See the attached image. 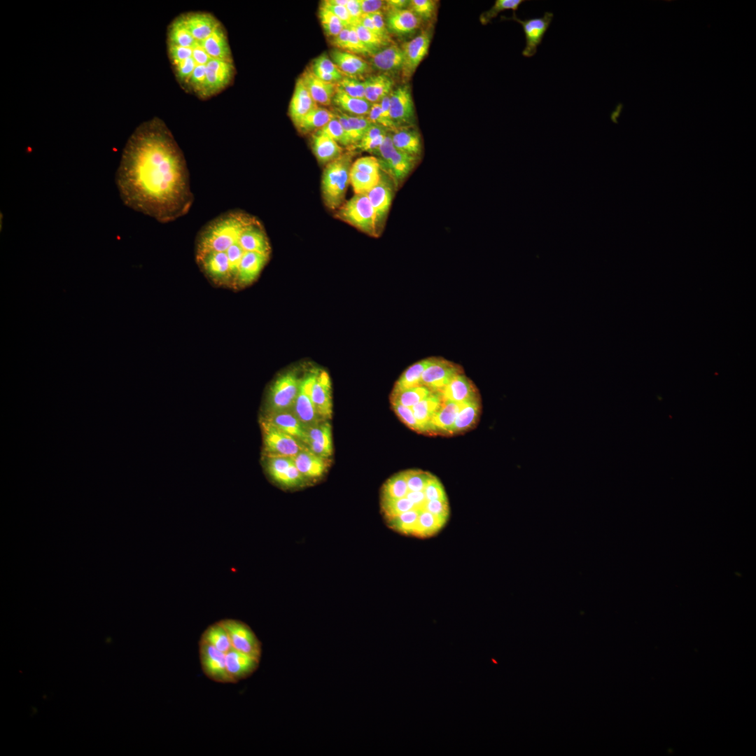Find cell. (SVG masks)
Returning <instances> with one entry per match:
<instances>
[{
  "mask_svg": "<svg viewBox=\"0 0 756 756\" xmlns=\"http://www.w3.org/2000/svg\"><path fill=\"white\" fill-rule=\"evenodd\" d=\"M524 1V0H496L490 9L481 14L480 22L482 24H486L500 12L507 10H512L514 12Z\"/></svg>",
  "mask_w": 756,
  "mask_h": 756,
  "instance_id": "obj_44",
  "label": "cell"
},
{
  "mask_svg": "<svg viewBox=\"0 0 756 756\" xmlns=\"http://www.w3.org/2000/svg\"><path fill=\"white\" fill-rule=\"evenodd\" d=\"M330 3L335 5L346 6L348 0H328Z\"/></svg>",
  "mask_w": 756,
  "mask_h": 756,
  "instance_id": "obj_61",
  "label": "cell"
},
{
  "mask_svg": "<svg viewBox=\"0 0 756 756\" xmlns=\"http://www.w3.org/2000/svg\"><path fill=\"white\" fill-rule=\"evenodd\" d=\"M321 6L330 10L341 20L346 27L354 26V20L349 15L346 6L332 4L328 0L324 1Z\"/></svg>",
  "mask_w": 756,
  "mask_h": 756,
  "instance_id": "obj_54",
  "label": "cell"
},
{
  "mask_svg": "<svg viewBox=\"0 0 756 756\" xmlns=\"http://www.w3.org/2000/svg\"><path fill=\"white\" fill-rule=\"evenodd\" d=\"M334 117V113L317 106L302 117L295 124V126L302 134L316 132L322 129Z\"/></svg>",
  "mask_w": 756,
  "mask_h": 756,
  "instance_id": "obj_34",
  "label": "cell"
},
{
  "mask_svg": "<svg viewBox=\"0 0 756 756\" xmlns=\"http://www.w3.org/2000/svg\"><path fill=\"white\" fill-rule=\"evenodd\" d=\"M465 403L443 400L441 407L428 424V431L451 433L457 414Z\"/></svg>",
  "mask_w": 756,
  "mask_h": 756,
  "instance_id": "obj_28",
  "label": "cell"
},
{
  "mask_svg": "<svg viewBox=\"0 0 756 756\" xmlns=\"http://www.w3.org/2000/svg\"><path fill=\"white\" fill-rule=\"evenodd\" d=\"M389 97L391 118L396 127L411 126L414 120V107L410 86L398 88Z\"/></svg>",
  "mask_w": 756,
  "mask_h": 756,
  "instance_id": "obj_15",
  "label": "cell"
},
{
  "mask_svg": "<svg viewBox=\"0 0 756 756\" xmlns=\"http://www.w3.org/2000/svg\"><path fill=\"white\" fill-rule=\"evenodd\" d=\"M220 622L227 631L234 650L260 659L262 644L246 623L234 619Z\"/></svg>",
  "mask_w": 756,
  "mask_h": 756,
  "instance_id": "obj_8",
  "label": "cell"
},
{
  "mask_svg": "<svg viewBox=\"0 0 756 756\" xmlns=\"http://www.w3.org/2000/svg\"><path fill=\"white\" fill-rule=\"evenodd\" d=\"M408 491L405 471L400 472L388 478L381 491V499L400 498Z\"/></svg>",
  "mask_w": 756,
  "mask_h": 756,
  "instance_id": "obj_39",
  "label": "cell"
},
{
  "mask_svg": "<svg viewBox=\"0 0 756 756\" xmlns=\"http://www.w3.org/2000/svg\"><path fill=\"white\" fill-rule=\"evenodd\" d=\"M368 15L371 17L378 34L388 43L391 38L382 12L379 11Z\"/></svg>",
  "mask_w": 756,
  "mask_h": 756,
  "instance_id": "obj_55",
  "label": "cell"
},
{
  "mask_svg": "<svg viewBox=\"0 0 756 756\" xmlns=\"http://www.w3.org/2000/svg\"><path fill=\"white\" fill-rule=\"evenodd\" d=\"M260 660L234 649L225 653L226 669L232 683L251 676L258 669Z\"/></svg>",
  "mask_w": 756,
  "mask_h": 756,
  "instance_id": "obj_18",
  "label": "cell"
},
{
  "mask_svg": "<svg viewBox=\"0 0 756 756\" xmlns=\"http://www.w3.org/2000/svg\"><path fill=\"white\" fill-rule=\"evenodd\" d=\"M349 35V27H345L337 36L333 38L332 43L340 49L346 50Z\"/></svg>",
  "mask_w": 756,
  "mask_h": 756,
  "instance_id": "obj_59",
  "label": "cell"
},
{
  "mask_svg": "<svg viewBox=\"0 0 756 756\" xmlns=\"http://www.w3.org/2000/svg\"><path fill=\"white\" fill-rule=\"evenodd\" d=\"M419 18L410 9H389L387 28L396 34H407L417 29Z\"/></svg>",
  "mask_w": 756,
  "mask_h": 756,
  "instance_id": "obj_27",
  "label": "cell"
},
{
  "mask_svg": "<svg viewBox=\"0 0 756 756\" xmlns=\"http://www.w3.org/2000/svg\"><path fill=\"white\" fill-rule=\"evenodd\" d=\"M370 122L378 125L391 131V128L382 115L379 103L372 104L368 115H367Z\"/></svg>",
  "mask_w": 756,
  "mask_h": 756,
  "instance_id": "obj_56",
  "label": "cell"
},
{
  "mask_svg": "<svg viewBox=\"0 0 756 756\" xmlns=\"http://www.w3.org/2000/svg\"><path fill=\"white\" fill-rule=\"evenodd\" d=\"M393 186L394 183L391 178L386 174H381L377 184L366 193L375 213L377 227L379 234L391 206L393 195Z\"/></svg>",
  "mask_w": 756,
  "mask_h": 756,
  "instance_id": "obj_12",
  "label": "cell"
},
{
  "mask_svg": "<svg viewBox=\"0 0 756 756\" xmlns=\"http://www.w3.org/2000/svg\"><path fill=\"white\" fill-rule=\"evenodd\" d=\"M351 52L354 54H371L369 49L363 44L357 35V33L353 26L349 27V41L346 51Z\"/></svg>",
  "mask_w": 756,
  "mask_h": 756,
  "instance_id": "obj_52",
  "label": "cell"
},
{
  "mask_svg": "<svg viewBox=\"0 0 756 756\" xmlns=\"http://www.w3.org/2000/svg\"><path fill=\"white\" fill-rule=\"evenodd\" d=\"M335 216L371 237L379 235L374 209L366 194H355L337 209Z\"/></svg>",
  "mask_w": 756,
  "mask_h": 756,
  "instance_id": "obj_4",
  "label": "cell"
},
{
  "mask_svg": "<svg viewBox=\"0 0 756 756\" xmlns=\"http://www.w3.org/2000/svg\"><path fill=\"white\" fill-rule=\"evenodd\" d=\"M312 148L318 162L323 164H328L342 154L340 144L320 130L312 135Z\"/></svg>",
  "mask_w": 756,
  "mask_h": 756,
  "instance_id": "obj_26",
  "label": "cell"
},
{
  "mask_svg": "<svg viewBox=\"0 0 756 756\" xmlns=\"http://www.w3.org/2000/svg\"><path fill=\"white\" fill-rule=\"evenodd\" d=\"M363 14H370L382 11L385 1L380 0H358Z\"/></svg>",
  "mask_w": 756,
  "mask_h": 756,
  "instance_id": "obj_57",
  "label": "cell"
},
{
  "mask_svg": "<svg viewBox=\"0 0 756 756\" xmlns=\"http://www.w3.org/2000/svg\"><path fill=\"white\" fill-rule=\"evenodd\" d=\"M200 639L224 653L233 649L228 634L220 621L209 625Z\"/></svg>",
  "mask_w": 756,
  "mask_h": 756,
  "instance_id": "obj_38",
  "label": "cell"
},
{
  "mask_svg": "<svg viewBox=\"0 0 756 756\" xmlns=\"http://www.w3.org/2000/svg\"><path fill=\"white\" fill-rule=\"evenodd\" d=\"M442 402L443 399L440 393L431 392L411 407L422 432L428 431V424L441 407Z\"/></svg>",
  "mask_w": 756,
  "mask_h": 756,
  "instance_id": "obj_30",
  "label": "cell"
},
{
  "mask_svg": "<svg viewBox=\"0 0 756 756\" xmlns=\"http://www.w3.org/2000/svg\"><path fill=\"white\" fill-rule=\"evenodd\" d=\"M315 372L316 370H314L300 379L298 393L291 410L307 427L318 424L321 419L316 411L311 396Z\"/></svg>",
  "mask_w": 756,
  "mask_h": 756,
  "instance_id": "obj_13",
  "label": "cell"
},
{
  "mask_svg": "<svg viewBox=\"0 0 756 756\" xmlns=\"http://www.w3.org/2000/svg\"><path fill=\"white\" fill-rule=\"evenodd\" d=\"M373 66L382 71H393L402 69L404 57L401 48L391 44L374 53L372 56Z\"/></svg>",
  "mask_w": 756,
  "mask_h": 756,
  "instance_id": "obj_31",
  "label": "cell"
},
{
  "mask_svg": "<svg viewBox=\"0 0 756 756\" xmlns=\"http://www.w3.org/2000/svg\"><path fill=\"white\" fill-rule=\"evenodd\" d=\"M380 177L381 176H372L351 168L350 183L355 194H366L377 184Z\"/></svg>",
  "mask_w": 756,
  "mask_h": 756,
  "instance_id": "obj_43",
  "label": "cell"
},
{
  "mask_svg": "<svg viewBox=\"0 0 756 756\" xmlns=\"http://www.w3.org/2000/svg\"><path fill=\"white\" fill-rule=\"evenodd\" d=\"M199 655L202 671L210 680L220 683H232L227 671L225 653L200 640Z\"/></svg>",
  "mask_w": 756,
  "mask_h": 756,
  "instance_id": "obj_11",
  "label": "cell"
},
{
  "mask_svg": "<svg viewBox=\"0 0 756 756\" xmlns=\"http://www.w3.org/2000/svg\"><path fill=\"white\" fill-rule=\"evenodd\" d=\"M311 396L320 418H330L332 412L331 382L326 371L316 370L311 388Z\"/></svg>",
  "mask_w": 756,
  "mask_h": 756,
  "instance_id": "obj_16",
  "label": "cell"
},
{
  "mask_svg": "<svg viewBox=\"0 0 756 756\" xmlns=\"http://www.w3.org/2000/svg\"><path fill=\"white\" fill-rule=\"evenodd\" d=\"M326 459L314 454L307 447L293 456L297 468L307 480L323 475L328 466Z\"/></svg>",
  "mask_w": 756,
  "mask_h": 756,
  "instance_id": "obj_25",
  "label": "cell"
},
{
  "mask_svg": "<svg viewBox=\"0 0 756 756\" xmlns=\"http://www.w3.org/2000/svg\"><path fill=\"white\" fill-rule=\"evenodd\" d=\"M336 86L349 96L365 99L364 81H360L353 77L346 76L342 78Z\"/></svg>",
  "mask_w": 756,
  "mask_h": 756,
  "instance_id": "obj_49",
  "label": "cell"
},
{
  "mask_svg": "<svg viewBox=\"0 0 756 756\" xmlns=\"http://www.w3.org/2000/svg\"><path fill=\"white\" fill-rule=\"evenodd\" d=\"M300 378L294 371L279 375L270 386L267 398V414L291 410L298 393Z\"/></svg>",
  "mask_w": 756,
  "mask_h": 756,
  "instance_id": "obj_5",
  "label": "cell"
},
{
  "mask_svg": "<svg viewBox=\"0 0 756 756\" xmlns=\"http://www.w3.org/2000/svg\"><path fill=\"white\" fill-rule=\"evenodd\" d=\"M317 106L302 80L299 78L295 85L288 110L294 125Z\"/></svg>",
  "mask_w": 756,
  "mask_h": 756,
  "instance_id": "obj_24",
  "label": "cell"
},
{
  "mask_svg": "<svg viewBox=\"0 0 756 756\" xmlns=\"http://www.w3.org/2000/svg\"><path fill=\"white\" fill-rule=\"evenodd\" d=\"M461 373L462 369L459 365L444 358H432L422 374L421 383L432 392L441 393L451 380Z\"/></svg>",
  "mask_w": 756,
  "mask_h": 756,
  "instance_id": "obj_10",
  "label": "cell"
},
{
  "mask_svg": "<svg viewBox=\"0 0 756 756\" xmlns=\"http://www.w3.org/2000/svg\"><path fill=\"white\" fill-rule=\"evenodd\" d=\"M391 405L397 416L406 426L414 430L422 432L411 407L396 402H391Z\"/></svg>",
  "mask_w": 756,
  "mask_h": 756,
  "instance_id": "obj_51",
  "label": "cell"
},
{
  "mask_svg": "<svg viewBox=\"0 0 756 756\" xmlns=\"http://www.w3.org/2000/svg\"><path fill=\"white\" fill-rule=\"evenodd\" d=\"M553 17L554 15L552 12H545L542 17L521 20L513 12L511 18L502 16L501 19L512 20L521 24L526 40V46L522 50V55L526 57H531L536 55L537 48L541 44Z\"/></svg>",
  "mask_w": 756,
  "mask_h": 756,
  "instance_id": "obj_9",
  "label": "cell"
},
{
  "mask_svg": "<svg viewBox=\"0 0 756 756\" xmlns=\"http://www.w3.org/2000/svg\"><path fill=\"white\" fill-rule=\"evenodd\" d=\"M332 102L343 113L355 116H367L372 105L365 99L349 96L337 87Z\"/></svg>",
  "mask_w": 756,
  "mask_h": 756,
  "instance_id": "obj_33",
  "label": "cell"
},
{
  "mask_svg": "<svg viewBox=\"0 0 756 756\" xmlns=\"http://www.w3.org/2000/svg\"><path fill=\"white\" fill-rule=\"evenodd\" d=\"M432 358L422 359L407 368L396 381L392 393L423 386L421 377Z\"/></svg>",
  "mask_w": 756,
  "mask_h": 756,
  "instance_id": "obj_35",
  "label": "cell"
},
{
  "mask_svg": "<svg viewBox=\"0 0 756 756\" xmlns=\"http://www.w3.org/2000/svg\"><path fill=\"white\" fill-rule=\"evenodd\" d=\"M417 160L418 158L395 148L388 160L379 165L381 171L391 178L397 188L412 172Z\"/></svg>",
  "mask_w": 756,
  "mask_h": 756,
  "instance_id": "obj_17",
  "label": "cell"
},
{
  "mask_svg": "<svg viewBox=\"0 0 756 756\" xmlns=\"http://www.w3.org/2000/svg\"><path fill=\"white\" fill-rule=\"evenodd\" d=\"M352 163L351 154L347 153L326 164L322 174L321 193L328 208L337 209L345 202Z\"/></svg>",
  "mask_w": 756,
  "mask_h": 756,
  "instance_id": "obj_3",
  "label": "cell"
},
{
  "mask_svg": "<svg viewBox=\"0 0 756 756\" xmlns=\"http://www.w3.org/2000/svg\"><path fill=\"white\" fill-rule=\"evenodd\" d=\"M405 474L407 487L410 491L424 490L433 477L430 472L420 470H406Z\"/></svg>",
  "mask_w": 756,
  "mask_h": 756,
  "instance_id": "obj_47",
  "label": "cell"
},
{
  "mask_svg": "<svg viewBox=\"0 0 756 756\" xmlns=\"http://www.w3.org/2000/svg\"><path fill=\"white\" fill-rule=\"evenodd\" d=\"M432 391L424 386L406 389L397 393H391V402H396L405 407H412Z\"/></svg>",
  "mask_w": 756,
  "mask_h": 756,
  "instance_id": "obj_40",
  "label": "cell"
},
{
  "mask_svg": "<svg viewBox=\"0 0 756 756\" xmlns=\"http://www.w3.org/2000/svg\"><path fill=\"white\" fill-rule=\"evenodd\" d=\"M386 4L390 9L409 8L410 1L407 0H388Z\"/></svg>",
  "mask_w": 756,
  "mask_h": 756,
  "instance_id": "obj_60",
  "label": "cell"
},
{
  "mask_svg": "<svg viewBox=\"0 0 756 756\" xmlns=\"http://www.w3.org/2000/svg\"><path fill=\"white\" fill-rule=\"evenodd\" d=\"M480 410V398L465 402L457 414L451 433H461L474 426L479 419Z\"/></svg>",
  "mask_w": 756,
  "mask_h": 756,
  "instance_id": "obj_36",
  "label": "cell"
},
{
  "mask_svg": "<svg viewBox=\"0 0 756 756\" xmlns=\"http://www.w3.org/2000/svg\"><path fill=\"white\" fill-rule=\"evenodd\" d=\"M431 41L430 30H424L412 40L402 45L404 62L402 74L409 78L426 55Z\"/></svg>",
  "mask_w": 756,
  "mask_h": 756,
  "instance_id": "obj_14",
  "label": "cell"
},
{
  "mask_svg": "<svg viewBox=\"0 0 756 756\" xmlns=\"http://www.w3.org/2000/svg\"><path fill=\"white\" fill-rule=\"evenodd\" d=\"M266 468L271 479L285 488L300 487L307 482L297 468L293 456L266 455Z\"/></svg>",
  "mask_w": 756,
  "mask_h": 756,
  "instance_id": "obj_7",
  "label": "cell"
},
{
  "mask_svg": "<svg viewBox=\"0 0 756 756\" xmlns=\"http://www.w3.org/2000/svg\"><path fill=\"white\" fill-rule=\"evenodd\" d=\"M342 125L354 148L372 124L367 116L349 115L343 112L335 113Z\"/></svg>",
  "mask_w": 756,
  "mask_h": 756,
  "instance_id": "obj_32",
  "label": "cell"
},
{
  "mask_svg": "<svg viewBox=\"0 0 756 756\" xmlns=\"http://www.w3.org/2000/svg\"><path fill=\"white\" fill-rule=\"evenodd\" d=\"M410 9L420 19L430 20L435 13L436 1L433 0L410 1Z\"/></svg>",
  "mask_w": 756,
  "mask_h": 756,
  "instance_id": "obj_50",
  "label": "cell"
},
{
  "mask_svg": "<svg viewBox=\"0 0 756 756\" xmlns=\"http://www.w3.org/2000/svg\"><path fill=\"white\" fill-rule=\"evenodd\" d=\"M318 17L326 34L335 37L346 27L335 14L326 8L321 6Z\"/></svg>",
  "mask_w": 756,
  "mask_h": 756,
  "instance_id": "obj_42",
  "label": "cell"
},
{
  "mask_svg": "<svg viewBox=\"0 0 756 756\" xmlns=\"http://www.w3.org/2000/svg\"><path fill=\"white\" fill-rule=\"evenodd\" d=\"M263 419L304 444H306L308 439L307 426L300 421L292 410L267 414Z\"/></svg>",
  "mask_w": 756,
  "mask_h": 756,
  "instance_id": "obj_21",
  "label": "cell"
},
{
  "mask_svg": "<svg viewBox=\"0 0 756 756\" xmlns=\"http://www.w3.org/2000/svg\"><path fill=\"white\" fill-rule=\"evenodd\" d=\"M320 131L330 136L339 144L351 147L349 139L335 115L332 119L320 130Z\"/></svg>",
  "mask_w": 756,
  "mask_h": 756,
  "instance_id": "obj_46",
  "label": "cell"
},
{
  "mask_svg": "<svg viewBox=\"0 0 756 756\" xmlns=\"http://www.w3.org/2000/svg\"><path fill=\"white\" fill-rule=\"evenodd\" d=\"M440 394L443 400L458 403H464L479 398L475 386L463 373L454 377Z\"/></svg>",
  "mask_w": 756,
  "mask_h": 756,
  "instance_id": "obj_20",
  "label": "cell"
},
{
  "mask_svg": "<svg viewBox=\"0 0 756 756\" xmlns=\"http://www.w3.org/2000/svg\"><path fill=\"white\" fill-rule=\"evenodd\" d=\"M300 78L317 104L329 106L332 102L337 88L335 83L321 80L310 68L305 69Z\"/></svg>",
  "mask_w": 756,
  "mask_h": 756,
  "instance_id": "obj_22",
  "label": "cell"
},
{
  "mask_svg": "<svg viewBox=\"0 0 756 756\" xmlns=\"http://www.w3.org/2000/svg\"><path fill=\"white\" fill-rule=\"evenodd\" d=\"M391 133L396 148L419 159L422 150L421 139L419 132L412 125L396 127Z\"/></svg>",
  "mask_w": 756,
  "mask_h": 756,
  "instance_id": "obj_23",
  "label": "cell"
},
{
  "mask_svg": "<svg viewBox=\"0 0 756 756\" xmlns=\"http://www.w3.org/2000/svg\"><path fill=\"white\" fill-rule=\"evenodd\" d=\"M261 428L266 455L294 456L307 446L272 424L262 419Z\"/></svg>",
  "mask_w": 756,
  "mask_h": 756,
  "instance_id": "obj_6",
  "label": "cell"
},
{
  "mask_svg": "<svg viewBox=\"0 0 756 756\" xmlns=\"http://www.w3.org/2000/svg\"><path fill=\"white\" fill-rule=\"evenodd\" d=\"M330 58L342 74L352 77L365 74L369 71L367 62L356 54L333 50L330 52Z\"/></svg>",
  "mask_w": 756,
  "mask_h": 756,
  "instance_id": "obj_29",
  "label": "cell"
},
{
  "mask_svg": "<svg viewBox=\"0 0 756 756\" xmlns=\"http://www.w3.org/2000/svg\"><path fill=\"white\" fill-rule=\"evenodd\" d=\"M166 45L174 75L186 92L206 99L232 83L236 68L227 32L212 13L178 15L167 27Z\"/></svg>",
  "mask_w": 756,
  "mask_h": 756,
  "instance_id": "obj_2",
  "label": "cell"
},
{
  "mask_svg": "<svg viewBox=\"0 0 756 756\" xmlns=\"http://www.w3.org/2000/svg\"><path fill=\"white\" fill-rule=\"evenodd\" d=\"M307 434L308 439L312 440L321 444L331 454L332 453V441L331 426L329 423L319 422L317 424L307 426ZM307 439V440H308Z\"/></svg>",
  "mask_w": 756,
  "mask_h": 756,
  "instance_id": "obj_41",
  "label": "cell"
},
{
  "mask_svg": "<svg viewBox=\"0 0 756 756\" xmlns=\"http://www.w3.org/2000/svg\"><path fill=\"white\" fill-rule=\"evenodd\" d=\"M364 82V97L371 104L379 103L382 98L390 94L393 87V80L385 75L372 76Z\"/></svg>",
  "mask_w": 756,
  "mask_h": 756,
  "instance_id": "obj_37",
  "label": "cell"
},
{
  "mask_svg": "<svg viewBox=\"0 0 756 756\" xmlns=\"http://www.w3.org/2000/svg\"><path fill=\"white\" fill-rule=\"evenodd\" d=\"M311 67L317 68L324 72L342 76L343 74L337 68L335 64L326 55L322 54L315 58Z\"/></svg>",
  "mask_w": 756,
  "mask_h": 756,
  "instance_id": "obj_53",
  "label": "cell"
},
{
  "mask_svg": "<svg viewBox=\"0 0 756 756\" xmlns=\"http://www.w3.org/2000/svg\"><path fill=\"white\" fill-rule=\"evenodd\" d=\"M353 27L360 41L369 49L372 55L379 51L382 46L388 44V43L379 35L366 29L361 24H358Z\"/></svg>",
  "mask_w": 756,
  "mask_h": 756,
  "instance_id": "obj_45",
  "label": "cell"
},
{
  "mask_svg": "<svg viewBox=\"0 0 756 756\" xmlns=\"http://www.w3.org/2000/svg\"><path fill=\"white\" fill-rule=\"evenodd\" d=\"M346 8L354 20V26L359 24L363 14L358 0H348Z\"/></svg>",
  "mask_w": 756,
  "mask_h": 756,
  "instance_id": "obj_58",
  "label": "cell"
},
{
  "mask_svg": "<svg viewBox=\"0 0 756 756\" xmlns=\"http://www.w3.org/2000/svg\"><path fill=\"white\" fill-rule=\"evenodd\" d=\"M270 256L256 252H246L241 262L234 288H244L252 284L258 278Z\"/></svg>",
  "mask_w": 756,
  "mask_h": 756,
  "instance_id": "obj_19",
  "label": "cell"
},
{
  "mask_svg": "<svg viewBox=\"0 0 756 756\" xmlns=\"http://www.w3.org/2000/svg\"><path fill=\"white\" fill-rule=\"evenodd\" d=\"M351 169L374 176H381L379 160L374 156H364L358 158L352 163Z\"/></svg>",
  "mask_w": 756,
  "mask_h": 756,
  "instance_id": "obj_48",
  "label": "cell"
},
{
  "mask_svg": "<svg viewBox=\"0 0 756 756\" xmlns=\"http://www.w3.org/2000/svg\"><path fill=\"white\" fill-rule=\"evenodd\" d=\"M115 183L127 206L160 223L185 216L194 202L183 152L158 118L139 125L128 139Z\"/></svg>",
  "mask_w": 756,
  "mask_h": 756,
  "instance_id": "obj_1",
  "label": "cell"
}]
</instances>
